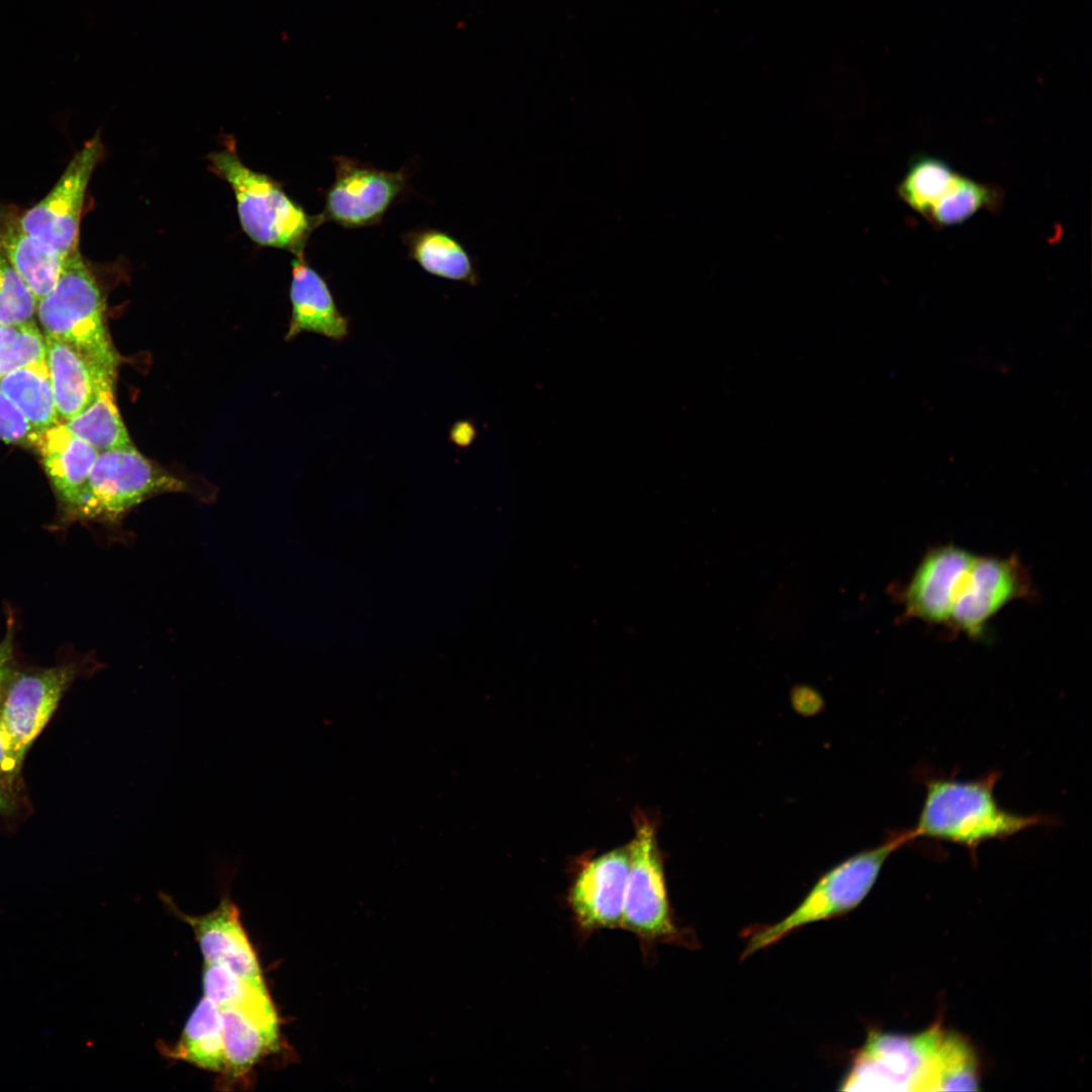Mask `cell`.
<instances>
[{
	"label": "cell",
	"mask_w": 1092,
	"mask_h": 1092,
	"mask_svg": "<svg viewBox=\"0 0 1092 1092\" xmlns=\"http://www.w3.org/2000/svg\"><path fill=\"white\" fill-rule=\"evenodd\" d=\"M44 334V333H43ZM47 364L55 404L61 423L86 410L104 381L115 378L99 373L83 357L56 338L44 334Z\"/></svg>",
	"instance_id": "obj_18"
},
{
	"label": "cell",
	"mask_w": 1092,
	"mask_h": 1092,
	"mask_svg": "<svg viewBox=\"0 0 1092 1092\" xmlns=\"http://www.w3.org/2000/svg\"><path fill=\"white\" fill-rule=\"evenodd\" d=\"M1001 201L1002 194L995 186L961 175L953 188L935 205L926 220L936 226L959 224L979 210H994Z\"/></svg>",
	"instance_id": "obj_26"
},
{
	"label": "cell",
	"mask_w": 1092,
	"mask_h": 1092,
	"mask_svg": "<svg viewBox=\"0 0 1092 1092\" xmlns=\"http://www.w3.org/2000/svg\"><path fill=\"white\" fill-rule=\"evenodd\" d=\"M204 997L219 1009H233L253 1023L276 1035V1014L265 985H257L220 964H204Z\"/></svg>",
	"instance_id": "obj_19"
},
{
	"label": "cell",
	"mask_w": 1092,
	"mask_h": 1092,
	"mask_svg": "<svg viewBox=\"0 0 1092 1092\" xmlns=\"http://www.w3.org/2000/svg\"><path fill=\"white\" fill-rule=\"evenodd\" d=\"M333 162L335 179L325 193L323 222L347 229L377 224L407 187L402 169L381 170L344 156L334 157Z\"/></svg>",
	"instance_id": "obj_9"
},
{
	"label": "cell",
	"mask_w": 1092,
	"mask_h": 1092,
	"mask_svg": "<svg viewBox=\"0 0 1092 1092\" xmlns=\"http://www.w3.org/2000/svg\"><path fill=\"white\" fill-rule=\"evenodd\" d=\"M960 177L946 162L932 156L918 155L910 162L898 186V194L908 206L927 219Z\"/></svg>",
	"instance_id": "obj_24"
},
{
	"label": "cell",
	"mask_w": 1092,
	"mask_h": 1092,
	"mask_svg": "<svg viewBox=\"0 0 1092 1092\" xmlns=\"http://www.w3.org/2000/svg\"><path fill=\"white\" fill-rule=\"evenodd\" d=\"M60 498L69 510L78 503L99 452L64 423L34 432L31 441Z\"/></svg>",
	"instance_id": "obj_16"
},
{
	"label": "cell",
	"mask_w": 1092,
	"mask_h": 1092,
	"mask_svg": "<svg viewBox=\"0 0 1092 1092\" xmlns=\"http://www.w3.org/2000/svg\"><path fill=\"white\" fill-rule=\"evenodd\" d=\"M13 780H10L0 775V813L10 814L15 809V800L13 793L10 790V785Z\"/></svg>",
	"instance_id": "obj_33"
},
{
	"label": "cell",
	"mask_w": 1092,
	"mask_h": 1092,
	"mask_svg": "<svg viewBox=\"0 0 1092 1092\" xmlns=\"http://www.w3.org/2000/svg\"><path fill=\"white\" fill-rule=\"evenodd\" d=\"M0 249L36 303L54 288L66 258L46 242L27 233L15 210H0Z\"/></svg>",
	"instance_id": "obj_17"
},
{
	"label": "cell",
	"mask_w": 1092,
	"mask_h": 1092,
	"mask_svg": "<svg viewBox=\"0 0 1092 1092\" xmlns=\"http://www.w3.org/2000/svg\"><path fill=\"white\" fill-rule=\"evenodd\" d=\"M628 847L630 869L620 928L637 937L646 958L658 942L689 945L687 932L673 919L655 825L641 813L635 816Z\"/></svg>",
	"instance_id": "obj_7"
},
{
	"label": "cell",
	"mask_w": 1092,
	"mask_h": 1092,
	"mask_svg": "<svg viewBox=\"0 0 1092 1092\" xmlns=\"http://www.w3.org/2000/svg\"><path fill=\"white\" fill-rule=\"evenodd\" d=\"M161 897L165 905L192 929L204 964L224 965L244 979L265 985L257 953L243 927L240 912L226 892L216 908L199 916L182 912L165 894Z\"/></svg>",
	"instance_id": "obj_13"
},
{
	"label": "cell",
	"mask_w": 1092,
	"mask_h": 1092,
	"mask_svg": "<svg viewBox=\"0 0 1092 1092\" xmlns=\"http://www.w3.org/2000/svg\"><path fill=\"white\" fill-rule=\"evenodd\" d=\"M912 840L910 829L892 833L883 843L850 856L826 873L792 913L751 935L742 959L804 925L843 915L855 908L871 891L888 856Z\"/></svg>",
	"instance_id": "obj_6"
},
{
	"label": "cell",
	"mask_w": 1092,
	"mask_h": 1092,
	"mask_svg": "<svg viewBox=\"0 0 1092 1092\" xmlns=\"http://www.w3.org/2000/svg\"><path fill=\"white\" fill-rule=\"evenodd\" d=\"M997 771L971 781L953 778H930L925 781V797L913 839L925 837L956 843L975 856L977 848L993 839H1006L1020 831L1051 824L1043 815H1022L1001 807L994 788Z\"/></svg>",
	"instance_id": "obj_2"
},
{
	"label": "cell",
	"mask_w": 1092,
	"mask_h": 1092,
	"mask_svg": "<svg viewBox=\"0 0 1092 1092\" xmlns=\"http://www.w3.org/2000/svg\"><path fill=\"white\" fill-rule=\"evenodd\" d=\"M975 558L956 546L928 552L905 590L906 613L929 623H949L957 592Z\"/></svg>",
	"instance_id": "obj_14"
},
{
	"label": "cell",
	"mask_w": 1092,
	"mask_h": 1092,
	"mask_svg": "<svg viewBox=\"0 0 1092 1092\" xmlns=\"http://www.w3.org/2000/svg\"><path fill=\"white\" fill-rule=\"evenodd\" d=\"M169 1056L206 1071H224L221 1011L208 998L203 996L193 1009Z\"/></svg>",
	"instance_id": "obj_21"
},
{
	"label": "cell",
	"mask_w": 1092,
	"mask_h": 1092,
	"mask_svg": "<svg viewBox=\"0 0 1092 1092\" xmlns=\"http://www.w3.org/2000/svg\"><path fill=\"white\" fill-rule=\"evenodd\" d=\"M112 381L101 383L94 401L76 417L64 422L76 436L98 452L132 446L115 403Z\"/></svg>",
	"instance_id": "obj_23"
},
{
	"label": "cell",
	"mask_w": 1092,
	"mask_h": 1092,
	"mask_svg": "<svg viewBox=\"0 0 1092 1092\" xmlns=\"http://www.w3.org/2000/svg\"><path fill=\"white\" fill-rule=\"evenodd\" d=\"M211 170L234 191L239 219L255 243L303 254L312 231L322 217L309 215L269 176L247 167L234 148L209 155Z\"/></svg>",
	"instance_id": "obj_4"
},
{
	"label": "cell",
	"mask_w": 1092,
	"mask_h": 1092,
	"mask_svg": "<svg viewBox=\"0 0 1092 1092\" xmlns=\"http://www.w3.org/2000/svg\"><path fill=\"white\" fill-rule=\"evenodd\" d=\"M0 389L25 417L34 432L61 423L47 360L1 376Z\"/></svg>",
	"instance_id": "obj_22"
},
{
	"label": "cell",
	"mask_w": 1092,
	"mask_h": 1092,
	"mask_svg": "<svg viewBox=\"0 0 1092 1092\" xmlns=\"http://www.w3.org/2000/svg\"><path fill=\"white\" fill-rule=\"evenodd\" d=\"M291 265V317L285 339L307 332L334 341L344 340L349 335L350 320L339 310L325 278L306 262L303 254L296 255Z\"/></svg>",
	"instance_id": "obj_15"
},
{
	"label": "cell",
	"mask_w": 1092,
	"mask_h": 1092,
	"mask_svg": "<svg viewBox=\"0 0 1092 1092\" xmlns=\"http://www.w3.org/2000/svg\"><path fill=\"white\" fill-rule=\"evenodd\" d=\"M195 492L185 479L145 457L133 445L99 452L76 506L75 519L118 527L142 503L164 493Z\"/></svg>",
	"instance_id": "obj_5"
},
{
	"label": "cell",
	"mask_w": 1092,
	"mask_h": 1092,
	"mask_svg": "<svg viewBox=\"0 0 1092 1092\" xmlns=\"http://www.w3.org/2000/svg\"><path fill=\"white\" fill-rule=\"evenodd\" d=\"M103 157L96 133L72 158L51 191L19 214L22 228L67 258L79 250V230L86 190Z\"/></svg>",
	"instance_id": "obj_8"
},
{
	"label": "cell",
	"mask_w": 1092,
	"mask_h": 1092,
	"mask_svg": "<svg viewBox=\"0 0 1092 1092\" xmlns=\"http://www.w3.org/2000/svg\"><path fill=\"white\" fill-rule=\"evenodd\" d=\"M104 310L101 290L79 250L65 259L56 285L36 304L44 334L74 350L99 373L115 378L118 358Z\"/></svg>",
	"instance_id": "obj_3"
},
{
	"label": "cell",
	"mask_w": 1092,
	"mask_h": 1092,
	"mask_svg": "<svg viewBox=\"0 0 1092 1092\" xmlns=\"http://www.w3.org/2000/svg\"><path fill=\"white\" fill-rule=\"evenodd\" d=\"M475 429L468 422L457 423L451 431V439L458 446L469 445L475 437Z\"/></svg>",
	"instance_id": "obj_32"
},
{
	"label": "cell",
	"mask_w": 1092,
	"mask_h": 1092,
	"mask_svg": "<svg viewBox=\"0 0 1092 1092\" xmlns=\"http://www.w3.org/2000/svg\"><path fill=\"white\" fill-rule=\"evenodd\" d=\"M23 759L15 751L0 719V775L14 780Z\"/></svg>",
	"instance_id": "obj_30"
},
{
	"label": "cell",
	"mask_w": 1092,
	"mask_h": 1092,
	"mask_svg": "<svg viewBox=\"0 0 1092 1092\" xmlns=\"http://www.w3.org/2000/svg\"><path fill=\"white\" fill-rule=\"evenodd\" d=\"M13 658V629L9 624L7 632L0 642V701L4 687L11 672Z\"/></svg>",
	"instance_id": "obj_31"
},
{
	"label": "cell",
	"mask_w": 1092,
	"mask_h": 1092,
	"mask_svg": "<svg viewBox=\"0 0 1092 1092\" xmlns=\"http://www.w3.org/2000/svg\"><path fill=\"white\" fill-rule=\"evenodd\" d=\"M629 869L628 845L578 864L567 891L566 904L580 937L620 928Z\"/></svg>",
	"instance_id": "obj_10"
},
{
	"label": "cell",
	"mask_w": 1092,
	"mask_h": 1092,
	"mask_svg": "<svg viewBox=\"0 0 1092 1092\" xmlns=\"http://www.w3.org/2000/svg\"><path fill=\"white\" fill-rule=\"evenodd\" d=\"M967 1061L968 1041L938 1022L915 1034L872 1031L839 1090L948 1091Z\"/></svg>",
	"instance_id": "obj_1"
},
{
	"label": "cell",
	"mask_w": 1092,
	"mask_h": 1092,
	"mask_svg": "<svg viewBox=\"0 0 1092 1092\" xmlns=\"http://www.w3.org/2000/svg\"><path fill=\"white\" fill-rule=\"evenodd\" d=\"M46 360L44 334L34 321L0 325V377Z\"/></svg>",
	"instance_id": "obj_27"
},
{
	"label": "cell",
	"mask_w": 1092,
	"mask_h": 1092,
	"mask_svg": "<svg viewBox=\"0 0 1092 1092\" xmlns=\"http://www.w3.org/2000/svg\"><path fill=\"white\" fill-rule=\"evenodd\" d=\"M33 433L25 417L0 389V440L31 447Z\"/></svg>",
	"instance_id": "obj_29"
},
{
	"label": "cell",
	"mask_w": 1092,
	"mask_h": 1092,
	"mask_svg": "<svg viewBox=\"0 0 1092 1092\" xmlns=\"http://www.w3.org/2000/svg\"><path fill=\"white\" fill-rule=\"evenodd\" d=\"M80 670L76 663H65L22 672L10 682L1 699L0 719L22 759Z\"/></svg>",
	"instance_id": "obj_11"
},
{
	"label": "cell",
	"mask_w": 1092,
	"mask_h": 1092,
	"mask_svg": "<svg viewBox=\"0 0 1092 1092\" xmlns=\"http://www.w3.org/2000/svg\"><path fill=\"white\" fill-rule=\"evenodd\" d=\"M1027 589L1025 574L1012 558H975L954 598L949 622L971 636L1004 605Z\"/></svg>",
	"instance_id": "obj_12"
},
{
	"label": "cell",
	"mask_w": 1092,
	"mask_h": 1092,
	"mask_svg": "<svg viewBox=\"0 0 1092 1092\" xmlns=\"http://www.w3.org/2000/svg\"><path fill=\"white\" fill-rule=\"evenodd\" d=\"M36 300L0 249V325L33 321Z\"/></svg>",
	"instance_id": "obj_28"
},
{
	"label": "cell",
	"mask_w": 1092,
	"mask_h": 1092,
	"mask_svg": "<svg viewBox=\"0 0 1092 1092\" xmlns=\"http://www.w3.org/2000/svg\"><path fill=\"white\" fill-rule=\"evenodd\" d=\"M225 1069L233 1075L249 1072L274 1043L276 1035L259 1027L240 1012L220 1009Z\"/></svg>",
	"instance_id": "obj_25"
},
{
	"label": "cell",
	"mask_w": 1092,
	"mask_h": 1092,
	"mask_svg": "<svg viewBox=\"0 0 1092 1092\" xmlns=\"http://www.w3.org/2000/svg\"><path fill=\"white\" fill-rule=\"evenodd\" d=\"M410 257L427 273L453 281L477 284L474 262L464 246L446 232L422 228L403 236Z\"/></svg>",
	"instance_id": "obj_20"
}]
</instances>
